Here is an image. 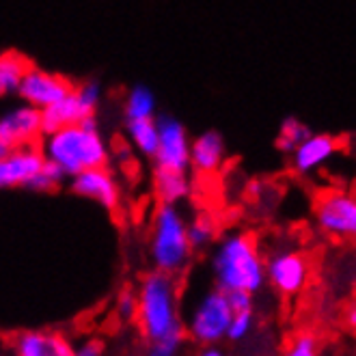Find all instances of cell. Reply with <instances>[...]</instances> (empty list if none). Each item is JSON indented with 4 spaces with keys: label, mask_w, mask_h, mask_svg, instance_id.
I'll return each mask as SVG.
<instances>
[{
    "label": "cell",
    "mask_w": 356,
    "mask_h": 356,
    "mask_svg": "<svg viewBox=\"0 0 356 356\" xmlns=\"http://www.w3.org/2000/svg\"><path fill=\"white\" fill-rule=\"evenodd\" d=\"M209 268L216 287L227 294L244 291L255 296L266 285V257L257 238L248 232L225 234L214 246Z\"/></svg>",
    "instance_id": "6da1fadb"
},
{
    "label": "cell",
    "mask_w": 356,
    "mask_h": 356,
    "mask_svg": "<svg viewBox=\"0 0 356 356\" xmlns=\"http://www.w3.org/2000/svg\"><path fill=\"white\" fill-rule=\"evenodd\" d=\"M41 152L46 160L54 162L67 177H74L87 169L106 166L111 160L108 143L99 130L95 115L85 117L80 123L46 132Z\"/></svg>",
    "instance_id": "7a4b0ae2"
},
{
    "label": "cell",
    "mask_w": 356,
    "mask_h": 356,
    "mask_svg": "<svg viewBox=\"0 0 356 356\" xmlns=\"http://www.w3.org/2000/svg\"><path fill=\"white\" fill-rule=\"evenodd\" d=\"M136 324L147 341L184 332L179 311V285L173 275L149 272L136 287Z\"/></svg>",
    "instance_id": "3957f363"
},
{
    "label": "cell",
    "mask_w": 356,
    "mask_h": 356,
    "mask_svg": "<svg viewBox=\"0 0 356 356\" xmlns=\"http://www.w3.org/2000/svg\"><path fill=\"white\" fill-rule=\"evenodd\" d=\"M193 244L188 240V218L175 203H160L152 218L149 259L154 270L177 277L193 259Z\"/></svg>",
    "instance_id": "277c9868"
},
{
    "label": "cell",
    "mask_w": 356,
    "mask_h": 356,
    "mask_svg": "<svg viewBox=\"0 0 356 356\" xmlns=\"http://www.w3.org/2000/svg\"><path fill=\"white\" fill-rule=\"evenodd\" d=\"M234 316L229 294L218 287L207 289L191 307L184 322V332L199 346H218L227 339V328Z\"/></svg>",
    "instance_id": "5b68a950"
},
{
    "label": "cell",
    "mask_w": 356,
    "mask_h": 356,
    "mask_svg": "<svg viewBox=\"0 0 356 356\" xmlns=\"http://www.w3.org/2000/svg\"><path fill=\"white\" fill-rule=\"evenodd\" d=\"M102 102V85L97 80H85L82 85L74 87L65 97L56 104L41 111V123H44V134L65 128V125L80 123L85 117L95 115Z\"/></svg>",
    "instance_id": "8992f818"
},
{
    "label": "cell",
    "mask_w": 356,
    "mask_h": 356,
    "mask_svg": "<svg viewBox=\"0 0 356 356\" xmlns=\"http://www.w3.org/2000/svg\"><path fill=\"white\" fill-rule=\"evenodd\" d=\"M309 277L311 266L302 250L277 248L266 257V283L285 298L298 296L307 287Z\"/></svg>",
    "instance_id": "52a82bcc"
},
{
    "label": "cell",
    "mask_w": 356,
    "mask_h": 356,
    "mask_svg": "<svg viewBox=\"0 0 356 356\" xmlns=\"http://www.w3.org/2000/svg\"><path fill=\"white\" fill-rule=\"evenodd\" d=\"M313 212L324 234L339 240H356V195L326 191L318 197Z\"/></svg>",
    "instance_id": "ba28073f"
},
{
    "label": "cell",
    "mask_w": 356,
    "mask_h": 356,
    "mask_svg": "<svg viewBox=\"0 0 356 356\" xmlns=\"http://www.w3.org/2000/svg\"><path fill=\"white\" fill-rule=\"evenodd\" d=\"M158 121V147L154 154L156 169L188 171L191 169V134L186 125L173 115H160Z\"/></svg>",
    "instance_id": "9c48e42d"
},
{
    "label": "cell",
    "mask_w": 356,
    "mask_h": 356,
    "mask_svg": "<svg viewBox=\"0 0 356 356\" xmlns=\"http://www.w3.org/2000/svg\"><path fill=\"white\" fill-rule=\"evenodd\" d=\"M72 89H74V85L65 76L29 65L22 80H19L15 93L24 104H29V106H33L37 111H46L48 106L56 104L60 97H65Z\"/></svg>",
    "instance_id": "30bf717a"
},
{
    "label": "cell",
    "mask_w": 356,
    "mask_h": 356,
    "mask_svg": "<svg viewBox=\"0 0 356 356\" xmlns=\"http://www.w3.org/2000/svg\"><path fill=\"white\" fill-rule=\"evenodd\" d=\"M44 136V123H41V111L19 104L0 115V140L9 147H24L35 145L37 138Z\"/></svg>",
    "instance_id": "8fae6325"
},
{
    "label": "cell",
    "mask_w": 356,
    "mask_h": 356,
    "mask_svg": "<svg viewBox=\"0 0 356 356\" xmlns=\"http://www.w3.org/2000/svg\"><path fill=\"white\" fill-rule=\"evenodd\" d=\"M72 193L99 203L106 209H115L121 203V186L117 177L108 171V166H97V169H87L74 177H70Z\"/></svg>",
    "instance_id": "7c38bea8"
},
{
    "label": "cell",
    "mask_w": 356,
    "mask_h": 356,
    "mask_svg": "<svg viewBox=\"0 0 356 356\" xmlns=\"http://www.w3.org/2000/svg\"><path fill=\"white\" fill-rule=\"evenodd\" d=\"M44 162V152L35 145L13 147L5 158H0V191L3 188H29Z\"/></svg>",
    "instance_id": "4fadbf2b"
},
{
    "label": "cell",
    "mask_w": 356,
    "mask_h": 356,
    "mask_svg": "<svg viewBox=\"0 0 356 356\" xmlns=\"http://www.w3.org/2000/svg\"><path fill=\"white\" fill-rule=\"evenodd\" d=\"M13 356H74V343L60 332L26 330L11 343Z\"/></svg>",
    "instance_id": "5bb4252c"
},
{
    "label": "cell",
    "mask_w": 356,
    "mask_h": 356,
    "mask_svg": "<svg viewBox=\"0 0 356 356\" xmlns=\"http://www.w3.org/2000/svg\"><path fill=\"white\" fill-rule=\"evenodd\" d=\"M339 149V140L332 134H311L291 152V166L298 175H309L330 160Z\"/></svg>",
    "instance_id": "9a60e30c"
},
{
    "label": "cell",
    "mask_w": 356,
    "mask_h": 356,
    "mask_svg": "<svg viewBox=\"0 0 356 356\" xmlns=\"http://www.w3.org/2000/svg\"><path fill=\"white\" fill-rule=\"evenodd\" d=\"M227 158V145L220 132L205 130L191 138V169L201 175L216 173Z\"/></svg>",
    "instance_id": "2e32d148"
},
{
    "label": "cell",
    "mask_w": 356,
    "mask_h": 356,
    "mask_svg": "<svg viewBox=\"0 0 356 356\" xmlns=\"http://www.w3.org/2000/svg\"><path fill=\"white\" fill-rule=\"evenodd\" d=\"M154 191L160 203H175L179 205L193 195V179L188 177V171H166L156 169L154 175Z\"/></svg>",
    "instance_id": "e0dca14e"
},
{
    "label": "cell",
    "mask_w": 356,
    "mask_h": 356,
    "mask_svg": "<svg viewBox=\"0 0 356 356\" xmlns=\"http://www.w3.org/2000/svg\"><path fill=\"white\" fill-rule=\"evenodd\" d=\"M125 121L134 119H156L158 117V97L147 85H134L123 99Z\"/></svg>",
    "instance_id": "ac0fdd59"
},
{
    "label": "cell",
    "mask_w": 356,
    "mask_h": 356,
    "mask_svg": "<svg viewBox=\"0 0 356 356\" xmlns=\"http://www.w3.org/2000/svg\"><path fill=\"white\" fill-rule=\"evenodd\" d=\"M125 134L130 143L147 158H154L158 147V121L156 119H134L125 121Z\"/></svg>",
    "instance_id": "d6986e66"
},
{
    "label": "cell",
    "mask_w": 356,
    "mask_h": 356,
    "mask_svg": "<svg viewBox=\"0 0 356 356\" xmlns=\"http://www.w3.org/2000/svg\"><path fill=\"white\" fill-rule=\"evenodd\" d=\"M31 63L17 52H3L0 54V97L11 95L17 91L19 80L29 70Z\"/></svg>",
    "instance_id": "ffe728a7"
},
{
    "label": "cell",
    "mask_w": 356,
    "mask_h": 356,
    "mask_svg": "<svg viewBox=\"0 0 356 356\" xmlns=\"http://www.w3.org/2000/svg\"><path fill=\"white\" fill-rule=\"evenodd\" d=\"M311 128L305 125L302 121H298L296 117H287L283 123H281V130H279V136H277V147L283 152V154H291L302 140H307L311 136Z\"/></svg>",
    "instance_id": "44dd1931"
},
{
    "label": "cell",
    "mask_w": 356,
    "mask_h": 356,
    "mask_svg": "<svg viewBox=\"0 0 356 356\" xmlns=\"http://www.w3.org/2000/svg\"><path fill=\"white\" fill-rule=\"evenodd\" d=\"M188 240L193 244V250H201L216 240V222L212 216L199 214L197 218L188 220Z\"/></svg>",
    "instance_id": "7402d4cb"
},
{
    "label": "cell",
    "mask_w": 356,
    "mask_h": 356,
    "mask_svg": "<svg viewBox=\"0 0 356 356\" xmlns=\"http://www.w3.org/2000/svg\"><path fill=\"white\" fill-rule=\"evenodd\" d=\"M186 341V332H175V334H166V337L152 339L145 346L143 356H181Z\"/></svg>",
    "instance_id": "603a6c76"
},
{
    "label": "cell",
    "mask_w": 356,
    "mask_h": 356,
    "mask_svg": "<svg viewBox=\"0 0 356 356\" xmlns=\"http://www.w3.org/2000/svg\"><path fill=\"white\" fill-rule=\"evenodd\" d=\"M67 175L63 173L58 166L50 160L44 162V166L39 169V173L35 175V179L31 181L29 191H35V193H48V191H54L56 186L63 184V179H65Z\"/></svg>",
    "instance_id": "cb8c5ba5"
},
{
    "label": "cell",
    "mask_w": 356,
    "mask_h": 356,
    "mask_svg": "<svg viewBox=\"0 0 356 356\" xmlns=\"http://www.w3.org/2000/svg\"><path fill=\"white\" fill-rule=\"evenodd\" d=\"M320 354H322L320 341L316 334H311V332L294 334L283 350V356H320Z\"/></svg>",
    "instance_id": "d4e9b609"
},
{
    "label": "cell",
    "mask_w": 356,
    "mask_h": 356,
    "mask_svg": "<svg viewBox=\"0 0 356 356\" xmlns=\"http://www.w3.org/2000/svg\"><path fill=\"white\" fill-rule=\"evenodd\" d=\"M253 322H255L253 309L234 311L232 322H229V328H227V339L229 341H242V339H246L248 334H250V330H253Z\"/></svg>",
    "instance_id": "484cf974"
},
{
    "label": "cell",
    "mask_w": 356,
    "mask_h": 356,
    "mask_svg": "<svg viewBox=\"0 0 356 356\" xmlns=\"http://www.w3.org/2000/svg\"><path fill=\"white\" fill-rule=\"evenodd\" d=\"M115 313L123 322L136 318V289H121L115 300Z\"/></svg>",
    "instance_id": "4316f807"
},
{
    "label": "cell",
    "mask_w": 356,
    "mask_h": 356,
    "mask_svg": "<svg viewBox=\"0 0 356 356\" xmlns=\"http://www.w3.org/2000/svg\"><path fill=\"white\" fill-rule=\"evenodd\" d=\"M74 356H106V343L99 337H87L74 346Z\"/></svg>",
    "instance_id": "83f0119b"
},
{
    "label": "cell",
    "mask_w": 356,
    "mask_h": 356,
    "mask_svg": "<svg viewBox=\"0 0 356 356\" xmlns=\"http://www.w3.org/2000/svg\"><path fill=\"white\" fill-rule=\"evenodd\" d=\"M229 302H232L234 311L253 309V296L244 294V291H232V294H229Z\"/></svg>",
    "instance_id": "f1b7e54d"
},
{
    "label": "cell",
    "mask_w": 356,
    "mask_h": 356,
    "mask_svg": "<svg viewBox=\"0 0 356 356\" xmlns=\"http://www.w3.org/2000/svg\"><path fill=\"white\" fill-rule=\"evenodd\" d=\"M195 356H227L218 346H201V350Z\"/></svg>",
    "instance_id": "f546056e"
},
{
    "label": "cell",
    "mask_w": 356,
    "mask_h": 356,
    "mask_svg": "<svg viewBox=\"0 0 356 356\" xmlns=\"http://www.w3.org/2000/svg\"><path fill=\"white\" fill-rule=\"evenodd\" d=\"M346 324H348V328H350V330H354V332H356V302L346 311Z\"/></svg>",
    "instance_id": "4dcf8cb0"
},
{
    "label": "cell",
    "mask_w": 356,
    "mask_h": 356,
    "mask_svg": "<svg viewBox=\"0 0 356 356\" xmlns=\"http://www.w3.org/2000/svg\"><path fill=\"white\" fill-rule=\"evenodd\" d=\"M11 152V147H9V145H5L3 140H0V158H5L7 154Z\"/></svg>",
    "instance_id": "1f68e13d"
},
{
    "label": "cell",
    "mask_w": 356,
    "mask_h": 356,
    "mask_svg": "<svg viewBox=\"0 0 356 356\" xmlns=\"http://www.w3.org/2000/svg\"><path fill=\"white\" fill-rule=\"evenodd\" d=\"M0 356H7V354H5V348H3V346H0Z\"/></svg>",
    "instance_id": "d6a6232c"
}]
</instances>
